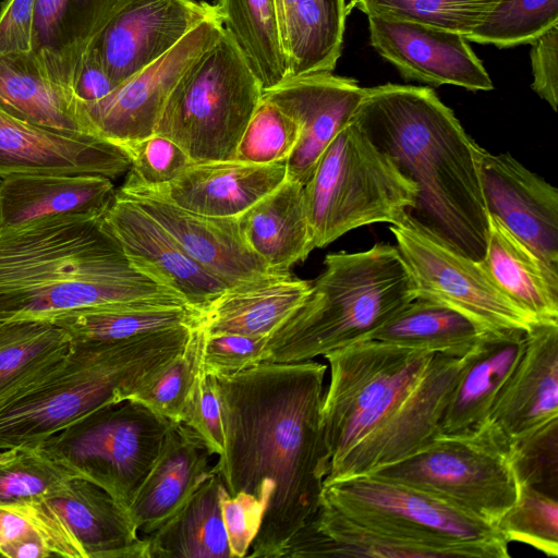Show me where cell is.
Listing matches in <instances>:
<instances>
[{"instance_id":"obj_17","label":"cell","mask_w":558,"mask_h":558,"mask_svg":"<svg viewBox=\"0 0 558 558\" xmlns=\"http://www.w3.org/2000/svg\"><path fill=\"white\" fill-rule=\"evenodd\" d=\"M365 89L353 78L329 72L288 78L263 90L262 97L289 116L300 130L287 159V180L306 184L323 151L352 120Z\"/></svg>"},{"instance_id":"obj_40","label":"cell","mask_w":558,"mask_h":558,"mask_svg":"<svg viewBox=\"0 0 558 558\" xmlns=\"http://www.w3.org/2000/svg\"><path fill=\"white\" fill-rule=\"evenodd\" d=\"M204 330L195 326L185 347L129 399L180 423L187 396L202 368Z\"/></svg>"},{"instance_id":"obj_20","label":"cell","mask_w":558,"mask_h":558,"mask_svg":"<svg viewBox=\"0 0 558 558\" xmlns=\"http://www.w3.org/2000/svg\"><path fill=\"white\" fill-rule=\"evenodd\" d=\"M121 194L151 216L190 257L231 289L287 278L271 271L250 248L238 217L205 216L153 195Z\"/></svg>"},{"instance_id":"obj_16","label":"cell","mask_w":558,"mask_h":558,"mask_svg":"<svg viewBox=\"0 0 558 558\" xmlns=\"http://www.w3.org/2000/svg\"><path fill=\"white\" fill-rule=\"evenodd\" d=\"M367 19L372 47L404 80L472 92L494 88L488 72L462 35L387 16Z\"/></svg>"},{"instance_id":"obj_18","label":"cell","mask_w":558,"mask_h":558,"mask_svg":"<svg viewBox=\"0 0 558 558\" xmlns=\"http://www.w3.org/2000/svg\"><path fill=\"white\" fill-rule=\"evenodd\" d=\"M478 156L488 215L558 271V190L509 153L494 155L481 147Z\"/></svg>"},{"instance_id":"obj_39","label":"cell","mask_w":558,"mask_h":558,"mask_svg":"<svg viewBox=\"0 0 558 558\" xmlns=\"http://www.w3.org/2000/svg\"><path fill=\"white\" fill-rule=\"evenodd\" d=\"M501 0H351L348 14L411 21L468 37Z\"/></svg>"},{"instance_id":"obj_42","label":"cell","mask_w":558,"mask_h":558,"mask_svg":"<svg viewBox=\"0 0 558 558\" xmlns=\"http://www.w3.org/2000/svg\"><path fill=\"white\" fill-rule=\"evenodd\" d=\"M73 476L38 447L0 448V506L45 499Z\"/></svg>"},{"instance_id":"obj_22","label":"cell","mask_w":558,"mask_h":558,"mask_svg":"<svg viewBox=\"0 0 558 558\" xmlns=\"http://www.w3.org/2000/svg\"><path fill=\"white\" fill-rule=\"evenodd\" d=\"M286 177L287 161L268 165L236 159L192 161L166 186L124 194L153 195L199 215L239 217L278 187Z\"/></svg>"},{"instance_id":"obj_37","label":"cell","mask_w":558,"mask_h":558,"mask_svg":"<svg viewBox=\"0 0 558 558\" xmlns=\"http://www.w3.org/2000/svg\"><path fill=\"white\" fill-rule=\"evenodd\" d=\"M70 345L52 322H0V405L47 374Z\"/></svg>"},{"instance_id":"obj_25","label":"cell","mask_w":558,"mask_h":558,"mask_svg":"<svg viewBox=\"0 0 558 558\" xmlns=\"http://www.w3.org/2000/svg\"><path fill=\"white\" fill-rule=\"evenodd\" d=\"M62 519L85 558H148L129 511L94 483L73 476L44 499Z\"/></svg>"},{"instance_id":"obj_1","label":"cell","mask_w":558,"mask_h":558,"mask_svg":"<svg viewBox=\"0 0 558 558\" xmlns=\"http://www.w3.org/2000/svg\"><path fill=\"white\" fill-rule=\"evenodd\" d=\"M326 371L313 359L211 375L223 427L213 469L229 495L247 493L265 505L246 557L279 558L322 502L330 460L322 420Z\"/></svg>"},{"instance_id":"obj_46","label":"cell","mask_w":558,"mask_h":558,"mask_svg":"<svg viewBox=\"0 0 558 558\" xmlns=\"http://www.w3.org/2000/svg\"><path fill=\"white\" fill-rule=\"evenodd\" d=\"M131 166L119 191L123 193L156 190L177 179L192 162L173 141L153 134L126 147Z\"/></svg>"},{"instance_id":"obj_49","label":"cell","mask_w":558,"mask_h":558,"mask_svg":"<svg viewBox=\"0 0 558 558\" xmlns=\"http://www.w3.org/2000/svg\"><path fill=\"white\" fill-rule=\"evenodd\" d=\"M220 505L232 558L246 557L260 529L265 505L247 493L231 496L226 487Z\"/></svg>"},{"instance_id":"obj_51","label":"cell","mask_w":558,"mask_h":558,"mask_svg":"<svg viewBox=\"0 0 558 558\" xmlns=\"http://www.w3.org/2000/svg\"><path fill=\"white\" fill-rule=\"evenodd\" d=\"M35 0H4L0 8V56L32 51Z\"/></svg>"},{"instance_id":"obj_38","label":"cell","mask_w":558,"mask_h":558,"mask_svg":"<svg viewBox=\"0 0 558 558\" xmlns=\"http://www.w3.org/2000/svg\"><path fill=\"white\" fill-rule=\"evenodd\" d=\"M0 556L85 558L69 527L44 499L0 506Z\"/></svg>"},{"instance_id":"obj_53","label":"cell","mask_w":558,"mask_h":558,"mask_svg":"<svg viewBox=\"0 0 558 558\" xmlns=\"http://www.w3.org/2000/svg\"><path fill=\"white\" fill-rule=\"evenodd\" d=\"M296 0H276L279 26L281 27V23L289 12V10L293 7ZM281 33V32H280Z\"/></svg>"},{"instance_id":"obj_27","label":"cell","mask_w":558,"mask_h":558,"mask_svg":"<svg viewBox=\"0 0 558 558\" xmlns=\"http://www.w3.org/2000/svg\"><path fill=\"white\" fill-rule=\"evenodd\" d=\"M525 333L508 330L481 337L464 357L441 418L440 434H460L486 423L498 392L523 352Z\"/></svg>"},{"instance_id":"obj_36","label":"cell","mask_w":558,"mask_h":558,"mask_svg":"<svg viewBox=\"0 0 558 558\" xmlns=\"http://www.w3.org/2000/svg\"><path fill=\"white\" fill-rule=\"evenodd\" d=\"M215 7L263 90L288 80L276 0H217Z\"/></svg>"},{"instance_id":"obj_43","label":"cell","mask_w":558,"mask_h":558,"mask_svg":"<svg viewBox=\"0 0 558 558\" xmlns=\"http://www.w3.org/2000/svg\"><path fill=\"white\" fill-rule=\"evenodd\" d=\"M518 495L497 529L510 542L534 547L548 557L558 556L557 497L527 484H517Z\"/></svg>"},{"instance_id":"obj_44","label":"cell","mask_w":558,"mask_h":558,"mask_svg":"<svg viewBox=\"0 0 558 558\" xmlns=\"http://www.w3.org/2000/svg\"><path fill=\"white\" fill-rule=\"evenodd\" d=\"M299 136L298 124L262 97L238 144L234 159L256 165L287 161Z\"/></svg>"},{"instance_id":"obj_10","label":"cell","mask_w":558,"mask_h":558,"mask_svg":"<svg viewBox=\"0 0 558 558\" xmlns=\"http://www.w3.org/2000/svg\"><path fill=\"white\" fill-rule=\"evenodd\" d=\"M171 423L126 400L80 418L35 447L72 475L105 489L129 511Z\"/></svg>"},{"instance_id":"obj_8","label":"cell","mask_w":558,"mask_h":558,"mask_svg":"<svg viewBox=\"0 0 558 558\" xmlns=\"http://www.w3.org/2000/svg\"><path fill=\"white\" fill-rule=\"evenodd\" d=\"M262 96L260 82L223 29L171 90L155 134L173 141L193 162L234 159Z\"/></svg>"},{"instance_id":"obj_33","label":"cell","mask_w":558,"mask_h":558,"mask_svg":"<svg viewBox=\"0 0 558 558\" xmlns=\"http://www.w3.org/2000/svg\"><path fill=\"white\" fill-rule=\"evenodd\" d=\"M223 489L213 469L184 506L147 535L148 558H232L220 505Z\"/></svg>"},{"instance_id":"obj_35","label":"cell","mask_w":558,"mask_h":558,"mask_svg":"<svg viewBox=\"0 0 558 558\" xmlns=\"http://www.w3.org/2000/svg\"><path fill=\"white\" fill-rule=\"evenodd\" d=\"M198 317L199 311L189 305L129 303L75 311L52 323L71 342H118L182 325L197 326Z\"/></svg>"},{"instance_id":"obj_26","label":"cell","mask_w":558,"mask_h":558,"mask_svg":"<svg viewBox=\"0 0 558 558\" xmlns=\"http://www.w3.org/2000/svg\"><path fill=\"white\" fill-rule=\"evenodd\" d=\"M100 174H15L0 181V229L63 215L102 216L114 198Z\"/></svg>"},{"instance_id":"obj_31","label":"cell","mask_w":558,"mask_h":558,"mask_svg":"<svg viewBox=\"0 0 558 558\" xmlns=\"http://www.w3.org/2000/svg\"><path fill=\"white\" fill-rule=\"evenodd\" d=\"M430 558L432 553L359 523L322 498L313 517L291 537L279 558Z\"/></svg>"},{"instance_id":"obj_9","label":"cell","mask_w":558,"mask_h":558,"mask_svg":"<svg viewBox=\"0 0 558 558\" xmlns=\"http://www.w3.org/2000/svg\"><path fill=\"white\" fill-rule=\"evenodd\" d=\"M324 500L350 519L437 557L509 558L498 529L416 487L364 475L324 486Z\"/></svg>"},{"instance_id":"obj_45","label":"cell","mask_w":558,"mask_h":558,"mask_svg":"<svg viewBox=\"0 0 558 558\" xmlns=\"http://www.w3.org/2000/svg\"><path fill=\"white\" fill-rule=\"evenodd\" d=\"M517 484H527L557 497L558 417L510 440Z\"/></svg>"},{"instance_id":"obj_13","label":"cell","mask_w":558,"mask_h":558,"mask_svg":"<svg viewBox=\"0 0 558 558\" xmlns=\"http://www.w3.org/2000/svg\"><path fill=\"white\" fill-rule=\"evenodd\" d=\"M223 29L219 14L207 19L156 62L118 85L104 98L81 106L80 118L88 133L125 150L153 135L180 77Z\"/></svg>"},{"instance_id":"obj_48","label":"cell","mask_w":558,"mask_h":558,"mask_svg":"<svg viewBox=\"0 0 558 558\" xmlns=\"http://www.w3.org/2000/svg\"><path fill=\"white\" fill-rule=\"evenodd\" d=\"M180 423L193 429L211 454L223 450V427L220 404L211 375L202 368L185 401Z\"/></svg>"},{"instance_id":"obj_5","label":"cell","mask_w":558,"mask_h":558,"mask_svg":"<svg viewBox=\"0 0 558 558\" xmlns=\"http://www.w3.org/2000/svg\"><path fill=\"white\" fill-rule=\"evenodd\" d=\"M194 327L118 342H71L47 374L0 405V448L35 447L80 418L129 400L183 350Z\"/></svg>"},{"instance_id":"obj_4","label":"cell","mask_w":558,"mask_h":558,"mask_svg":"<svg viewBox=\"0 0 558 558\" xmlns=\"http://www.w3.org/2000/svg\"><path fill=\"white\" fill-rule=\"evenodd\" d=\"M102 217L63 215L0 229V322H53L114 304L187 305L131 266Z\"/></svg>"},{"instance_id":"obj_50","label":"cell","mask_w":558,"mask_h":558,"mask_svg":"<svg viewBox=\"0 0 558 558\" xmlns=\"http://www.w3.org/2000/svg\"><path fill=\"white\" fill-rule=\"evenodd\" d=\"M532 89L557 111L558 105V24L536 38L532 44Z\"/></svg>"},{"instance_id":"obj_32","label":"cell","mask_w":558,"mask_h":558,"mask_svg":"<svg viewBox=\"0 0 558 558\" xmlns=\"http://www.w3.org/2000/svg\"><path fill=\"white\" fill-rule=\"evenodd\" d=\"M0 108L44 129L93 136L73 100L43 72L32 51L0 56Z\"/></svg>"},{"instance_id":"obj_15","label":"cell","mask_w":558,"mask_h":558,"mask_svg":"<svg viewBox=\"0 0 558 558\" xmlns=\"http://www.w3.org/2000/svg\"><path fill=\"white\" fill-rule=\"evenodd\" d=\"M131 266L201 310L231 289L190 257L174 238L133 201L116 190L102 217Z\"/></svg>"},{"instance_id":"obj_29","label":"cell","mask_w":558,"mask_h":558,"mask_svg":"<svg viewBox=\"0 0 558 558\" xmlns=\"http://www.w3.org/2000/svg\"><path fill=\"white\" fill-rule=\"evenodd\" d=\"M488 235L480 263L496 287L537 320H558V271L499 219L488 215Z\"/></svg>"},{"instance_id":"obj_12","label":"cell","mask_w":558,"mask_h":558,"mask_svg":"<svg viewBox=\"0 0 558 558\" xmlns=\"http://www.w3.org/2000/svg\"><path fill=\"white\" fill-rule=\"evenodd\" d=\"M389 229L414 280L416 298L459 311L485 333L526 332L537 322L496 287L478 262L449 248L408 217Z\"/></svg>"},{"instance_id":"obj_14","label":"cell","mask_w":558,"mask_h":558,"mask_svg":"<svg viewBox=\"0 0 558 558\" xmlns=\"http://www.w3.org/2000/svg\"><path fill=\"white\" fill-rule=\"evenodd\" d=\"M217 14L215 4L203 1L124 0L89 49L118 86Z\"/></svg>"},{"instance_id":"obj_52","label":"cell","mask_w":558,"mask_h":558,"mask_svg":"<svg viewBox=\"0 0 558 558\" xmlns=\"http://www.w3.org/2000/svg\"><path fill=\"white\" fill-rule=\"evenodd\" d=\"M116 87L117 86L106 73L95 51L89 49L83 60L74 89V99L78 116L81 106L104 98Z\"/></svg>"},{"instance_id":"obj_28","label":"cell","mask_w":558,"mask_h":558,"mask_svg":"<svg viewBox=\"0 0 558 558\" xmlns=\"http://www.w3.org/2000/svg\"><path fill=\"white\" fill-rule=\"evenodd\" d=\"M250 248L279 276L306 259L315 248L303 185L284 180L238 217Z\"/></svg>"},{"instance_id":"obj_34","label":"cell","mask_w":558,"mask_h":558,"mask_svg":"<svg viewBox=\"0 0 558 558\" xmlns=\"http://www.w3.org/2000/svg\"><path fill=\"white\" fill-rule=\"evenodd\" d=\"M484 333L459 311L416 298L377 328L368 339L463 357Z\"/></svg>"},{"instance_id":"obj_41","label":"cell","mask_w":558,"mask_h":558,"mask_svg":"<svg viewBox=\"0 0 558 558\" xmlns=\"http://www.w3.org/2000/svg\"><path fill=\"white\" fill-rule=\"evenodd\" d=\"M558 24V0H501L465 39L498 48L532 44Z\"/></svg>"},{"instance_id":"obj_19","label":"cell","mask_w":558,"mask_h":558,"mask_svg":"<svg viewBox=\"0 0 558 558\" xmlns=\"http://www.w3.org/2000/svg\"><path fill=\"white\" fill-rule=\"evenodd\" d=\"M131 166L129 153L95 136L54 132L0 108V179L15 174H100L116 179Z\"/></svg>"},{"instance_id":"obj_2","label":"cell","mask_w":558,"mask_h":558,"mask_svg":"<svg viewBox=\"0 0 558 558\" xmlns=\"http://www.w3.org/2000/svg\"><path fill=\"white\" fill-rule=\"evenodd\" d=\"M324 357L330 368L322 404L326 486L372 474L439 436L465 356L368 339Z\"/></svg>"},{"instance_id":"obj_21","label":"cell","mask_w":558,"mask_h":558,"mask_svg":"<svg viewBox=\"0 0 558 558\" xmlns=\"http://www.w3.org/2000/svg\"><path fill=\"white\" fill-rule=\"evenodd\" d=\"M558 417V320H537L486 421L509 440Z\"/></svg>"},{"instance_id":"obj_6","label":"cell","mask_w":558,"mask_h":558,"mask_svg":"<svg viewBox=\"0 0 558 558\" xmlns=\"http://www.w3.org/2000/svg\"><path fill=\"white\" fill-rule=\"evenodd\" d=\"M324 266L305 301L268 337L263 362L313 360L367 340L416 298L412 275L390 244L329 253Z\"/></svg>"},{"instance_id":"obj_3","label":"cell","mask_w":558,"mask_h":558,"mask_svg":"<svg viewBox=\"0 0 558 558\" xmlns=\"http://www.w3.org/2000/svg\"><path fill=\"white\" fill-rule=\"evenodd\" d=\"M352 121L416 186L407 217L458 254L484 257L488 235L481 146L428 87H369Z\"/></svg>"},{"instance_id":"obj_11","label":"cell","mask_w":558,"mask_h":558,"mask_svg":"<svg viewBox=\"0 0 558 558\" xmlns=\"http://www.w3.org/2000/svg\"><path fill=\"white\" fill-rule=\"evenodd\" d=\"M371 475L433 494L494 526L518 495L510 440L488 423L460 434H440Z\"/></svg>"},{"instance_id":"obj_47","label":"cell","mask_w":558,"mask_h":558,"mask_svg":"<svg viewBox=\"0 0 558 558\" xmlns=\"http://www.w3.org/2000/svg\"><path fill=\"white\" fill-rule=\"evenodd\" d=\"M267 340V336L204 330L202 371L207 375H229L262 363Z\"/></svg>"},{"instance_id":"obj_30","label":"cell","mask_w":558,"mask_h":558,"mask_svg":"<svg viewBox=\"0 0 558 558\" xmlns=\"http://www.w3.org/2000/svg\"><path fill=\"white\" fill-rule=\"evenodd\" d=\"M312 282L293 278L232 288L202 307L198 326L206 332L269 337L305 301Z\"/></svg>"},{"instance_id":"obj_24","label":"cell","mask_w":558,"mask_h":558,"mask_svg":"<svg viewBox=\"0 0 558 558\" xmlns=\"http://www.w3.org/2000/svg\"><path fill=\"white\" fill-rule=\"evenodd\" d=\"M210 456L193 429L171 423L159 457L129 508L138 532L154 533L184 506L211 474Z\"/></svg>"},{"instance_id":"obj_23","label":"cell","mask_w":558,"mask_h":558,"mask_svg":"<svg viewBox=\"0 0 558 558\" xmlns=\"http://www.w3.org/2000/svg\"><path fill=\"white\" fill-rule=\"evenodd\" d=\"M123 1L35 0L32 52L75 107L74 89L83 60Z\"/></svg>"},{"instance_id":"obj_7","label":"cell","mask_w":558,"mask_h":558,"mask_svg":"<svg viewBox=\"0 0 558 558\" xmlns=\"http://www.w3.org/2000/svg\"><path fill=\"white\" fill-rule=\"evenodd\" d=\"M303 190L315 248L363 226L399 223L417 193L352 120L323 151Z\"/></svg>"}]
</instances>
